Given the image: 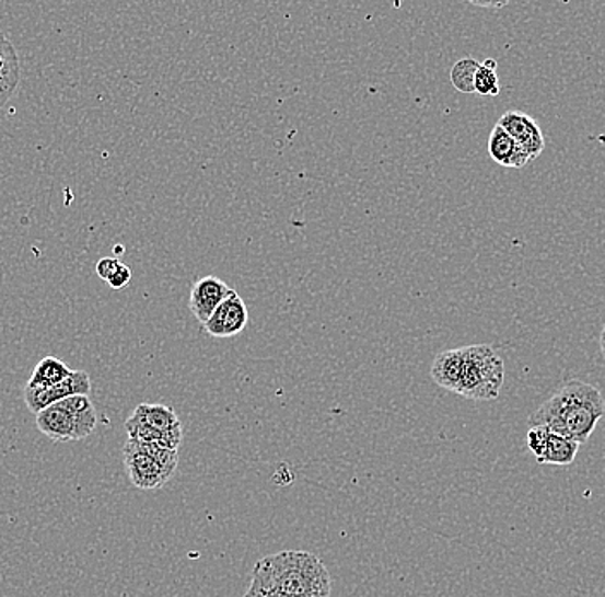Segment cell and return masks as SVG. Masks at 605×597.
Wrapping results in <instances>:
<instances>
[{"mask_svg":"<svg viewBox=\"0 0 605 597\" xmlns=\"http://www.w3.org/2000/svg\"><path fill=\"white\" fill-rule=\"evenodd\" d=\"M526 443L534 457L542 466L568 467L578 455V443L568 437L550 433L546 427H532L526 436Z\"/></svg>","mask_w":605,"mask_h":597,"instance_id":"obj_7","label":"cell"},{"mask_svg":"<svg viewBox=\"0 0 605 597\" xmlns=\"http://www.w3.org/2000/svg\"><path fill=\"white\" fill-rule=\"evenodd\" d=\"M131 277L132 271L129 269L128 265L123 264L119 269H117V273L108 279L107 285L113 289H123L129 282H131Z\"/></svg>","mask_w":605,"mask_h":597,"instance_id":"obj_19","label":"cell"},{"mask_svg":"<svg viewBox=\"0 0 605 597\" xmlns=\"http://www.w3.org/2000/svg\"><path fill=\"white\" fill-rule=\"evenodd\" d=\"M475 93H480L481 96H498L501 93L498 71L496 69L486 68V66L480 65L477 77H475Z\"/></svg>","mask_w":605,"mask_h":597,"instance_id":"obj_17","label":"cell"},{"mask_svg":"<svg viewBox=\"0 0 605 597\" xmlns=\"http://www.w3.org/2000/svg\"><path fill=\"white\" fill-rule=\"evenodd\" d=\"M90 391H92V379H90L89 372L72 370L71 376L65 382H60L54 388L36 389L26 386L24 401H26L30 412L38 415L48 406L56 405L66 398L89 397Z\"/></svg>","mask_w":605,"mask_h":597,"instance_id":"obj_8","label":"cell"},{"mask_svg":"<svg viewBox=\"0 0 605 597\" xmlns=\"http://www.w3.org/2000/svg\"><path fill=\"white\" fill-rule=\"evenodd\" d=\"M457 394L468 400H496L504 384V361L490 345L465 346Z\"/></svg>","mask_w":605,"mask_h":597,"instance_id":"obj_4","label":"cell"},{"mask_svg":"<svg viewBox=\"0 0 605 597\" xmlns=\"http://www.w3.org/2000/svg\"><path fill=\"white\" fill-rule=\"evenodd\" d=\"M233 294L222 279L216 276H205L193 285L189 294V310L201 325L207 324L212 313L219 309V305Z\"/></svg>","mask_w":605,"mask_h":597,"instance_id":"obj_10","label":"cell"},{"mask_svg":"<svg viewBox=\"0 0 605 597\" xmlns=\"http://www.w3.org/2000/svg\"><path fill=\"white\" fill-rule=\"evenodd\" d=\"M604 415L605 401L601 391L589 382L573 379L565 382L558 393L530 415L528 425L530 429L546 427L550 433L583 445Z\"/></svg>","mask_w":605,"mask_h":597,"instance_id":"obj_1","label":"cell"},{"mask_svg":"<svg viewBox=\"0 0 605 597\" xmlns=\"http://www.w3.org/2000/svg\"><path fill=\"white\" fill-rule=\"evenodd\" d=\"M481 65L486 66V68L496 69V71H498V60L487 59L484 60Z\"/></svg>","mask_w":605,"mask_h":597,"instance_id":"obj_21","label":"cell"},{"mask_svg":"<svg viewBox=\"0 0 605 597\" xmlns=\"http://www.w3.org/2000/svg\"><path fill=\"white\" fill-rule=\"evenodd\" d=\"M489 156L493 162H498L504 168L522 169L532 162L528 153L514 141L510 133H505L499 125H496L490 133Z\"/></svg>","mask_w":605,"mask_h":597,"instance_id":"obj_12","label":"cell"},{"mask_svg":"<svg viewBox=\"0 0 605 597\" xmlns=\"http://www.w3.org/2000/svg\"><path fill=\"white\" fill-rule=\"evenodd\" d=\"M430 374L435 384L457 394L463 374V349H447L439 353L433 360Z\"/></svg>","mask_w":605,"mask_h":597,"instance_id":"obj_14","label":"cell"},{"mask_svg":"<svg viewBox=\"0 0 605 597\" xmlns=\"http://www.w3.org/2000/svg\"><path fill=\"white\" fill-rule=\"evenodd\" d=\"M123 454H125V466L129 481L138 490H161L167 484L168 479L173 478L140 443L128 439Z\"/></svg>","mask_w":605,"mask_h":597,"instance_id":"obj_6","label":"cell"},{"mask_svg":"<svg viewBox=\"0 0 605 597\" xmlns=\"http://www.w3.org/2000/svg\"><path fill=\"white\" fill-rule=\"evenodd\" d=\"M248 319L245 301L233 289V294L219 305V309L212 313L207 324H203V329L209 336L224 340L243 333L248 325Z\"/></svg>","mask_w":605,"mask_h":597,"instance_id":"obj_9","label":"cell"},{"mask_svg":"<svg viewBox=\"0 0 605 597\" xmlns=\"http://www.w3.org/2000/svg\"><path fill=\"white\" fill-rule=\"evenodd\" d=\"M478 68H480V62L474 57L457 60L451 69V83L454 89L462 93H475V77H477Z\"/></svg>","mask_w":605,"mask_h":597,"instance_id":"obj_16","label":"cell"},{"mask_svg":"<svg viewBox=\"0 0 605 597\" xmlns=\"http://www.w3.org/2000/svg\"><path fill=\"white\" fill-rule=\"evenodd\" d=\"M128 439L137 443H156L165 448L177 449L183 441V424L171 406L141 403L126 421Z\"/></svg>","mask_w":605,"mask_h":597,"instance_id":"obj_5","label":"cell"},{"mask_svg":"<svg viewBox=\"0 0 605 597\" xmlns=\"http://www.w3.org/2000/svg\"><path fill=\"white\" fill-rule=\"evenodd\" d=\"M601 349H602V355H604V358H605V325H604V331H602V334H601Z\"/></svg>","mask_w":605,"mask_h":597,"instance_id":"obj_22","label":"cell"},{"mask_svg":"<svg viewBox=\"0 0 605 597\" xmlns=\"http://www.w3.org/2000/svg\"><path fill=\"white\" fill-rule=\"evenodd\" d=\"M123 262L116 257H104L96 262V274L101 277L102 282L108 283V279L117 273Z\"/></svg>","mask_w":605,"mask_h":597,"instance_id":"obj_18","label":"cell"},{"mask_svg":"<svg viewBox=\"0 0 605 597\" xmlns=\"http://www.w3.org/2000/svg\"><path fill=\"white\" fill-rule=\"evenodd\" d=\"M243 597H281L279 594L272 593V590L267 589L264 584L252 578L249 582L248 589H246L245 596Z\"/></svg>","mask_w":605,"mask_h":597,"instance_id":"obj_20","label":"cell"},{"mask_svg":"<svg viewBox=\"0 0 605 597\" xmlns=\"http://www.w3.org/2000/svg\"><path fill=\"white\" fill-rule=\"evenodd\" d=\"M505 133H510L520 147L528 153L530 159L535 161L537 157L546 149V140H544V133H542L540 126L534 117L526 116L523 113H516V111H510L499 119L498 123Z\"/></svg>","mask_w":605,"mask_h":597,"instance_id":"obj_11","label":"cell"},{"mask_svg":"<svg viewBox=\"0 0 605 597\" xmlns=\"http://www.w3.org/2000/svg\"><path fill=\"white\" fill-rule=\"evenodd\" d=\"M20 84V57L4 32H0V107H4Z\"/></svg>","mask_w":605,"mask_h":597,"instance_id":"obj_13","label":"cell"},{"mask_svg":"<svg viewBox=\"0 0 605 597\" xmlns=\"http://www.w3.org/2000/svg\"><path fill=\"white\" fill-rule=\"evenodd\" d=\"M72 370L69 369L65 361L56 357L42 358L40 364L36 365L30 377L28 388L47 389L65 382Z\"/></svg>","mask_w":605,"mask_h":597,"instance_id":"obj_15","label":"cell"},{"mask_svg":"<svg viewBox=\"0 0 605 597\" xmlns=\"http://www.w3.org/2000/svg\"><path fill=\"white\" fill-rule=\"evenodd\" d=\"M252 578L281 597H303L330 593V575L315 554L282 551L264 558L255 565Z\"/></svg>","mask_w":605,"mask_h":597,"instance_id":"obj_2","label":"cell"},{"mask_svg":"<svg viewBox=\"0 0 605 597\" xmlns=\"http://www.w3.org/2000/svg\"><path fill=\"white\" fill-rule=\"evenodd\" d=\"M36 427L53 441H81L95 430V405L89 397L66 398L38 413Z\"/></svg>","mask_w":605,"mask_h":597,"instance_id":"obj_3","label":"cell"}]
</instances>
